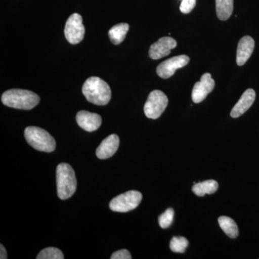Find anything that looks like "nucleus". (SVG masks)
<instances>
[{"mask_svg":"<svg viewBox=\"0 0 259 259\" xmlns=\"http://www.w3.org/2000/svg\"><path fill=\"white\" fill-rule=\"evenodd\" d=\"M120 145V139L115 134H112L104 139L96 151L97 157L100 159H107L112 157L116 153Z\"/></svg>","mask_w":259,"mask_h":259,"instance_id":"obj_12","label":"nucleus"},{"mask_svg":"<svg viewBox=\"0 0 259 259\" xmlns=\"http://www.w3.org/2000/svg\"><path fill=\"white\" fill-rule=\"evenodd\" d=\"M25 139L32 148L42 152L51 153L56 149V141L46 130L35 126L26 127Z\"/></svg>","mask_w":259,"mask_h":259,"instance_id":"obj_4","label":"nucleus"},{"mask_svg":"<svg viewBox=\"0 0 259 259\" xmlns=\"http://www.w3.org/2000/svg\"><path fill=\"white\" fill-rule=\"evenodd\" d=\"M189 241L185 237L175 236L170 241V249L175 253H183L188 247Z\"/></svg>","mask_w":259,"mask_h":259,"instance_id":"obj_19","label":"nucleus"},{"mask_svg":"<svg viewBox=\"0 0 259 259\" xmlns=\"http://www.w3.org/2000/svg\"><path fill=\"white\" fill-rule=\"evenodd\" d=\"M128 30L129 25L127 23L117 24L112 27L108 32L109 37L112 44L119 45L123 41Z\"/></svg>","mask_w":259,"mask_h":259,"instance_id":"obj_16","label":"nucleus"},{"mask_svg":"<svg viewBox=\"0 0 259 259\" xmlns=\"http://www.w3.org/2000/svg\"><path fill=\"white\" fill-rule=\"evenodd\" d=\"M142 198V194L139 191H128L112 199L110 202V208L114 212H129L139 205Z\"/></svg>","mask_w":259,"mask_h":259,"instance_id":"obj_5","label":"nucleus"},{"mask_svg":"<svg viewBox=\"0 0 259 259\" xmlns=\"http://www.w3.org/2000/svg\"><path fill=\"white\" fill-rule=\"evenodd\" d=\"M255 42L248 35L242 37L237 49L236 62L238 66H243L249 59L254 50Z\"/></svg>","mask_w":259,"mask_h":259,"instance_id":"obj_13","label":"nucleus"},{"mask_svg":"<svg viewBox=\"0 0 259 259\" xmlns=\"http://www.w3.org/2000/svg\"><path fill=\"white\" fill-rule=\"evenodd\" d=\"M2 102L5 106L12 108L30 110L38 105L40 97L29 90L13 89L3 94Z\"/></svg>","mask_w":259,"mask_h":259,"instance_id":"obj_2","label":"nucleus"},{"mask_svg":"<svg viewBox=\"0 0 259 259\" xmlns=\"http://www.w3.org/2000/svg\"><path fill=\"white\" fill-rule=\"evenodd\" d=\"M255 93L252 89H248L243 94L240 100L233 107L231 112V116L233 118L241 117L253 105L255 101Z\"/></svg>","mask_w":259,"mask_h":259,"instance_id":"obj_14","label":"nucleus"},{"mask_svg":"<svg viewBox=\"0 0 259 259\" xmlns=\"http://www.w3.org/2000/svg\"><path fill=\"white\" fill-rule=\"evenodd\" d=\"M85 28L82 18L78 13L71 15L65 25L64 34L66 40L71 44H79L84 37Z\"/></svg>","mask_w":259,"mask_h":259,"instance_id":"obj_7","label":"nucleus"},{"mask_svg":"<svg viewBox=\"0 0 259 259\" xmlns=\"http://www.w3.org/2000/svg\"><path fill=\"white\" fill-rule=\"evenodd\" d=\"M56 185L58 197L61 199H69L76 192L77 181L72 167L61 163L56 168Z\"/></svg>","mask_w":259,"mask_h":259,"instance_id":"obj_3","label":"nucleus"},{"mask_svg":"<svg viewBox=\"0 0 259 259\" xmlns=\"http://www.w3.org/2000/svg\"><path fill=\"white\" fill-rule=\"evenodd\" d=\"M177 46V42L175 39L171 37H163L151 46L148 54L151 59L153 60H158L169 55L172 49L176 48Z\"/></svg>","mask_w":259,"mask_h":259,"instance_id":"obj_10","label":"nucleus"},{"mask_svg":"<svg viewBox=\"0 0 259 259\" xmlns=\"http://www.w3.org/2000/svg\"><path fill=\"white\" fill-rule=\"evenodd\" d=\"M197 0H182L180 5V11L184 14H188L195 7Z\"/></svg>","mask_w":259,"mask_h":259,"instance_id":"obj_22","label":"nucleus"},{"mask_svg":"<svg viewBox=\"0 0 259 259\" xmlns=\"http://www.w3.org/2000/svg\"><path fill=\"white\" fill-rule=\"evenodd\" d=\"M218 223L221 229L231 238H236L239 235V230L236 222L232 218L221 216L218 218Z\"/></svg>","mask_w":259,"mask_h":259,"instance_id":"obj_17","label":"nucleus"},{"mask_svg":"<svg viewBox=\"0 0 259 259\" xmlns=\"http://www.w3.org/2000/svg\"><path fill=\"white\" fill-rule=\"evenodd\" d=\"M218 183L216 181L210 180L195 184L192 187V192L198 197H203L205 194H212L217 192Z\"/></svg>","mask_w":259,"mask_h":259,"instance_id":"obj_15","label":"nucleus"},{"mask_svg":"<svg viewBox=\"0 0 259 259\" xmlns=\"http://www.w3.org/2000/svg\"><path fill=\"white\" fill-rule=\"evenodd\" d=\"M168 102V97L163 92L160 90L151 92L144 105L145 115L148 118L156 120L166 110Z\"/></svg>","mask_w":259,"mask_h":259,"instance_id":"obj_6","label":"nucleus"},{"mask_svg":"<svg viewBox=\"0 0 259 259\" xmlns=\"http://www.w3.org/2000/svg\"><path fill=\"white\" fill-rule=\"evenodd\" d=\"M82 93L88 102L99 106L107 105L111 99V90L108 83L97 76L86 80Z\"/></svg>","mask_w":259,"mask_h":259,"instance_id":"obj_1","label":"nucleus"},{"mask_svg":"<svg viewBox=\"0 0 259 259\" xmlns=\"http://www.w3.org/2000/svg\"><path fill=\"white\" fill-rule=\"evenodd\" d=\"M62 251L57 248L49 247L42 249L37 255V259H64Z\"/></svg>","mask_w":259,"mask_h":259,"instance_id":"obj_20","label":"nucleus"},{"mask_svg":"<svg viewBox=\"0 0 259 259\" xmlns=\"http://www.w3.org/2000/svg\"><path fill=\"white\" fill-rule=\"evenodd\" d=\"M174 216H175V210L173 208H168L163 214L158 217V223L161 228H168L173 222Z\"/></svg>","mask_w":259,"mask_h":259,"instance_id":"obj_21","label":"nucleus"},{"mask_svg":"<svg viewBox=\"0 0 259 259\" xmlns=\"http://www.w3.org/2000/svg\"><path fill=\"white\" fill-rule=\"evenodd\" d=\"M214 79L209 73L202 75L200 81L194 84L192 90V98L194 103H200L205 100L206 97L214 88Z\"/></svg>","mask_w":259,"mask_h":259,"instance_id":"obj_9","label":"nucleus"},{"mask_svg":"<svg viewBox=\"0 0 259 259\" xmlns=\"http://www.w3.org/2000/svg\"><path fill=\"white\" fill-rule=\"evenodd\" d=\"M233 11V0H216V12L220 20H228Z\"/></svg>","mask_w":259,"mask_h":259,"instance_id":"obj_18","label":"nucleus"},{"mask_svg":"<svg viewBox=\"0 0 259 259\" xmlns=\"http://www.w3.org/2000/svg\"><path fill=\"white\" fill-rule=\"evenodd\" d=\"M190 62V57L186 55L175 56L163 61L157 66L156 72L162 79H168L175 74L177 69L184 67Z\"/></svg>","mask_w":259,"mask_h":259,"instance_id":"obj_8","label":"nucleus"},{"mask_svg":"<svg viewBox=\"0 0 259 259\" xmlns=\"http://www.w3.org/2000/svg\"><path fill=\"white\" fill-rule=\"evenodd\" d=\"M111 259H131L132 258V256H131V253L128 251V250L126 249H122L120 250H117V251L115 252V253H112L111 257H110Z\"/></svg>","mask_w":259,"mask_h":259,"instance_id":"obj_23","label":"nucleus"},{"mask_svg":"<svg viewBox=\"0 0 259 259\" xmlns=\"http://www.w3.org/2000/svg\"><path fill=\"white\" fill-rule=\"evenodd\" d=\"M76 120L79 127L88 132L97 131L102 124L101 116L86 110L78 112Z\"/></svg>","mask_w":259,"mask_h":259,"instance_id":"obj_11","label":"nucleus"},{"mask_svg":"<svg viewBox=\"0 0 259 259\" xmlns=\"http://www.w3.org/2000/svg\"><path fill=\"white\" fill-rule=\"evenodd\" d=\"M0 258H8V253H7V250L5 249L4 245L3 244L0 245Z\"/></svg>","mask_w":259,"mask_h":259,"instance_id":"obj_24","label":"nucleus"}]
</instances>
